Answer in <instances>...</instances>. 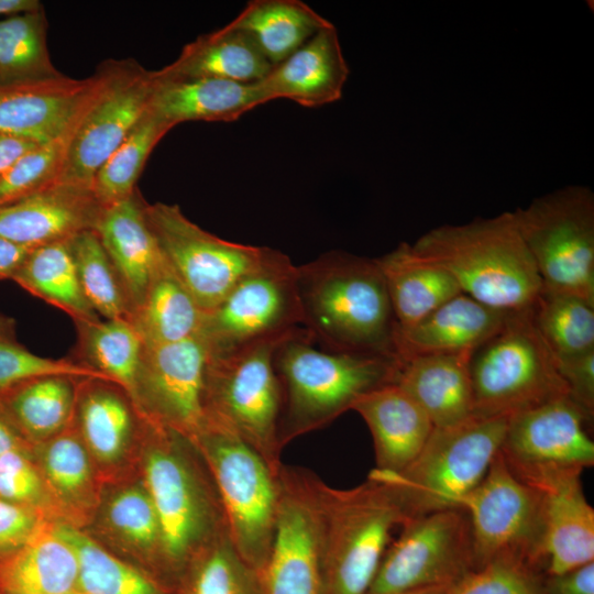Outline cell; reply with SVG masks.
Returning <instances> with one entry per match:
<instances>
[{"mask_svg": "<svg viewBox=\"0 0 594 594\" xmlns=\"http://www.w3.org/2000/svg\"><path fill=\"white\" fill-rule=\"evenodd\" d=\"M78 361L121 386L133 400L144 342L124 319H97L76 324Z\"/></svg>", "mask_w": 594, "mask_h": 594, "instance_id": "d590c367", "label": "cell"}, {"mask_svg": "<svg viewBox=\"0 0 594 594\" xmlns=\"http://www.w3.org/2000/svg\"><path fill=\"white\" fill-rule=\"evenodd\" d=\"M46 31L43 8L0 21V85L62 75L51 61Z\"/></svg>", "mask_w": 594, "mask_h": 594, "instance_id": "8d00e7d4", "label": "cell"}, {"mask_svg": "<svg viewBox=\"0 0 594 594\" xmlns=\"http://www.w3.org/2000/svg\"><path fill=\"white\" fill-rule=\"evenodd\" d=\"M266 102L258 81L169 78L155 70L148 110L173 129L187 121H235Z\"/></svg>", "mask_w": 594, "mask_h": 594, "instance_id": "cb8c5ba5", "label": "cell"}, {"mask_svg": "<svg viewBox=\"0 0 594 594\" xmlns=\"http://www.w3.org/2000/svg\"><path fill=\"white\" fill-rule=\"evenodd\" d=\"M172 128L148 109L118 148L98 169L91 189L106 208L132 196L142 169L156 144Z\"/></svg>", "mask_w": 594, "mask_h": 594, "instance_id": "f35d334b", "label": "cell"}, {"mask_svg": "<svg viewBox=\"0 0 594 594\" xmlns=\"http://www.w3.org/2000/svg\"><path fill=\"white\" fill-rule=\"evenodd\" d=\"M321 594H367L404 513L380 480L352 488L319 483Z\"/></svg>", "mask_w": 594, "mask_h": 594, "instance_id": "277c9868", "label": "cell"}, {"mask_svg": "<svg viewBox=\"0 0 594 594\" xmlns=\"http://www.w3.org/2000/svg\"><path fill=\"white\" fill-rule=\"evenodd\" d=\"M103 207L91 188L55 183L0 208V238L36 248L95 230Z\"/></svg>", "mask_w": 594, "mask_h": 594, "instance_id": "ffe728a7", "label": "cell"}, {"mask_svg": "<svg viewBox=\"0 0 594 594\" xmlns=\"http://www.w3.org/2000/svg\"><path fill=\"white\" fill-rule=\"evenodd\" d=\"M543 594H594V561L542 578Z\"/></svg>", "mask_w": 594, "mask_h": 594, "instance_id": "816d5d0a", "label": "cell"}, {"mask_svg": "<svg viewBox=\"0 0 594 594\" xmlns=\"http://www.w3.org/2000/svg\"><path fill=\"white\" fill-rule=\"evenodd\" d=\"M530 314L556 358L594 349V304L573 294L542 287Z\"/></svg>", "mask_w": 594, "mask_h": 594, "instance_id": "74e56055", "label": "cell"}, {"mask_svg": "<svg viewBox=\"0 0 594 594\" xmlns=\"http://www.w3.org/2000/svg\"><path fill=\"white\" fill-rule=\"evenodd\" d=\"M32 249L0 238V278L12 279Z\"/></svg>", "mask_w": 594, "mask_h": 594, "instance_id": "db71d44e", "label": "cell"}, {"mask_svg": "<svg viewBox=\"0 0 594 594\" xmlns=\"http://www.w3.org/2000/svg\"><path fill=\"white\" fill-rule=\"evenodd\" d=\"M479 417H512L569 397L557 360L530 309L510 312L502 329L473 351L469 363Z\"/></svg>", "mask_w": 594, "mask_h": 594, "instance_id": "52a82bcc", "label": "cell"}, {"mask_svg": "<svg viewBox=\"0 0 594 594\" xmlns=\"http://www.w3.org/2000/svg\"><path fill=\"white\" fill-rule=\"evenodd\" d=\"M85 79L52 78L0 85V133L45 144L73 123L96 85Z\"/></svg>", "mask_w": 594, "mask_h": 594, "instance_id": "44dd1931", "label": "cell"}, {"mask_svg": "<svg viewBox=\"0 0 594 594\" xmlns=\"http://www.w3.org/2000/svg\"><path fill=\"white\" fill-rule=\"evenodd\" d=\"M282 391L279 441L284 448L353 408L359 398L395 383L399 359L316 348L304 328L283 340L274 356Z\"/></svg>", "mask_w": 594, "mask_h": 594, "instance_id": "3957f363", "label": "cell"}, {"mask_svg": "<svg viewBox=\"0 0 594 594\" xmlns=\"http://www.w3.org/2000/svg\"><path fill=\"white\" fill-rule=\"evenodd\" d=\"M320 477L282 464L272 547L261 572L264 594H321Z\"/></svg>", "mask_w": 594, "mask_h": 594, "instance_id": "2e32d148", "label": "cell"}, {"mask_svg": "<svg viewBox=\"0 0 594 594\" xmlns=\"http://www.w3.org/2000/svg\"><path fill=\"white\" fill-rule=\"evenodd\" d=\"M72 136L58 183L91 188L98 169L148 109L154 72L134 61H109Z\"/></svg>", "mask_w": 594, "mask_h": 594, "instance_id": "4fadbf2b", "label": "cell"}, {"mask_svg": "<svg viewBox=\"0 0 594 594\" xmlns=\"http://www.w3.org/2000/svg\"><path fill=\"white\" fill-rule=\"evenodd\" d=\"M277 64L332 24L300 0H252L229 22Z\"/></svg>", "mask_w": 594, "mask_h": 594, "instance_id": "4dcf8cb0", "label": "cell"}, {"mask_svg": "<svg viewBox=\"0 0 594 594\" xmlns=\"http://www.w3.org/2000/svg\"><path fill=\"white\" fill-rule=\"evenodd\" d=\"M38 145L25 138L0 133V176Z\"/></svg>", "mask_w": 594, "mask_h": 594, "instance_id": "f5cc1de1", "label": "cell"}, {"mask_svg": "<svg viewBox=\"0 0 594 594\" xmlns=\"http://www.w3.org/2000/svg\"><path fill=\"white\" fill-rule=\"evenodd\" d=\"M294 332L223 355L208 354L206 370V421L233 432L276 474L283 464V447L279 441L282 391L274 356L278 344Z\"/></svg>", "mask_w": 594, "mask_h": 594, "instance_id": "8992f818", "label": "cell"}, {"mask_svg": "<svg viewBox=\"0 0 594 594\" xmlns=\"http://www.w3.org/2000/svg\"><path fill=\"white\" fill-rule=\"evenodd\" d=\"M582 472L580 469L514 472L541 498L543 576L594 561V509L583 492Z\"/></svg>", "mask_w": 594, "mask_h": 594, "instance_id": "d6986e66", "label": "cell"}, {"mask_svg": "<svg viewBox=\"0 0 594 594\" xmlns=\"http://www.w3.org/2000/svg\"><path fill=\"white\" fill-rule=\"evenodd\" d=\"M542 287L594 304V195L568 186L513 212Z\"/></svg>", "mask_w": 594, "mask_h": 594, "instance_id": "30bf717a", "label": "cell"}, {"mask_svg": "<svg viewBox=\"0 0 594 594\" xmlns=\"http://www.w3.org/2000/svg\"><path fill=\"white\" fill-rule=\"evenodd\" d=\"M509 314L461 293L416 323L396 327L395 354L405 360L430 354L473 353L502 329Z\"/></svg>", "mask_w": 594, "mask_h": 594, "instance_id": "603a6c76", "label": "cell"}, {"mask_svg": "<svg viewBox=\"0 0 594 594\" xmlns=\"http://www.w3.org/2000/svg\"><path fill=\"white\" fill-rule=\"evenodd\" d=\"M43 524L30 506L0 499V553L18 550Z\"/></svg>", "mask_w": 594, "mask_h": 594, "instance_id": "f907efd6", "label": "cell"}, {"mask_svg": "<svg viewBox=\"0 0 594 594\" xmlns=\"http://www.w3.org/2000/svg\"><path fill=\"white\" fill-rule=\"evenodd\" d=\"M188 594H264L261 575L233 548L228 532L195 558Z\"/></svg>", "mask_w": 594, "mask_h": 594, "instance_id": "b9f144b4", "label": "cell"}, {"mask_svg": "<svg viewBox=\"0 0 594 594\" xmlns=\"http://www.w3.org/2000/svg\"><path fill=\"white\" fill-rule=\"evenodd\" d=\"M557 367L569 398L593 420L594 416V349L556 358Z\"/></svg>", "mask_w": 594, "mask_h": 594, "instance_id": "681fc988", "label": "cell"}, {"mask_svg": "<svg viewBox=\"0 0 594 594\" xmlns=\"http://www.w3.org/2000/svg\"><path fill=\"white\" fill-rule=\"evenodd\" d=\"M272 64L243 31L230 23L198 36L179 56L157 70L169 78H218L252 84L265 77Z\"/></svg>", "mask_w": 594, "mask_h": 594, "instance_id": "f546056e", "label": "cell"}, {"mask_svg": "<svg viewBox=\"0 0 594 594\" xmlns=\"http://www.w3.org/2000/svg\"><path fill=\"white\" fill-rule=\"evenodd\" d=\"M78 559V594H160L156 584L81 531L57 525Z\"/></svg>", "mask_w": 594, "mask_h": 594, "instance_id": "60d3db41", "label": "cell"}, {"mask_svg": "<svg viewBox=\"0 0 594 594\" xmlns=\"http://www.w3.org/2000/svg\"><path fill=\"white\" fill-rule=\"evenodd\" d=\"M113 528L141 548L161 551L160 526L145 488L132 487L116 495L108 508Z\"/></svg>", "mask_w": 594, "mask_h": 594, "instance_id": "7dc6e473", "label": "cell"}, {"mask_svg": "<svg viewBox=\"0 0 594 594\" xmlns=\"http://www.w3.org/2000/svg\"><path fill=\"white\" fill-rule=\"evenodd\" d=\"M337 29H322L277 64L258 82L267 100L288 99L305 108L338 101L349 77Z\"/></svg>", "mask_w": 594, "mask_h": 594, "instance_id": "7402d4cb", "label": "cell"}, {"mask_svg": "<svg viewBox=\"0 0 594 594\" xmlns=\"http://www.w3.org/2000/svg\"><path fill=\"white\" fill-rule=\"evenodd\" d=\"M76 404L81 440L102 461L116 460L124 450L133 428L129 402L118 384L81 378Z\"/></svg>", "mask_w": 594, "mask_h": 594, "instance_id": "e575fe53", "label": "cell"}, {"mask_svg": "<svg viewBox=\"0 0 594 594\" xmlns=\"http://www.w3.org/2000/svg\"><path fill=\"white\" fill-rule=\"evenodd\" d=\"M302 328L321 349L396 356V320L375 258L330 251L297 266Z\"/></svg>", "mask_w": 594, "mask_h": 594, "instance_id": "6da1fadb", "label": "cell"}, {"mask_svg": "<svg viewBox=\"0 0 594 594\" xmlns=\"http://www.w3.org/2000/svg\"><path fill=\"white\" fill-rule=\"evenodd\" d=\"M182 437L158 422V440L144 462L145 491L158 520L161 552L175 565L194 559L227 532L212 476L205 481L197 473L182 450Z\"/></svg>", "mask_w": 594, "mask_h": 594, "instance_id": "9c48e42d", "label": "cell"}, {"mask_svg": "<svg viewBox=\"0 0 594 594\" xmlns=\"http://www.w3.org/2000/svg\"><path fill=\"white\" fill-rule=\"evenodd\" d=\"M590 421L568 396L550 400L508 418L501 453L515 473L584 470L594 464Z\"/></svg>", "mask_w": 594, "mask_h": 594, "instance_id": "ac0fdd59", "label": "cell"}, {"mask_svg": "<svg viewBox=\"0 0 594 594\" xmlns=\"http://www.w3.org/2000/svg\"><path fill=\"white\" fill-rule=\"evenodd\" d=\"M42 9L37 0H0V15H18Z\"/></svg>", "mask_w": 594, "mask_h": 594, "instance_id": "11a10c76", "label": "cell"}, {"mask_svg": "<svg viewBox=\"0 0 594 594\" xmlns=\"http://www.w3.org/2000/svg\"><path fill=\"white\" fill-rule=\"evenodd\" d=\"M300 328L297 266L270 249L264 261L205 314L198 334L208 354L217 356Z\"/></svg>", "mask_w": 594, "mask_h": 594, "instance_id": "8fae6325", "label": "cell"}, {"mask_svg": "<svg viewBox=\"0 0 594 594\" xmlns=\"http://www.w3.org/2000/svg\"><path fill=\"white\" fill-rule=\"evenodd\" d=\"M411 248L444 268L462 293L495 309H530L542 288L513 212L435 228Z\"/></svg>", "mask_w": 594, "mask_h": 594, "instance_id": "7a4b0ae2", "label": "cell"}, {"mask_svg": "<svg viewBox=\"0 0 594 594\" xmlns=\"http://www.w3.org/2000/svg\"><path fill=\"white\" fill-rule=\"evenodd\" d=\"M205 314L165 257L153 275L131 323L144 344L186 340L200 331Z\"/></svg>", "mask_w": 594, "mask_h": 594, "instance_id": "1f68e13d", "label": "cell"}, {"mask_svg": "<svg viewBox=\"0 0 594 594\" xmlns=\"http://www.w3.org/2000/svg\"><path fill=\"white\" fill-rule=\"evenodd\" d=\"M162 253L204 314L257 267L270 248L223 240L189 220L177 205L144 206Z\"/></svg>", "mask_w": 594, "mask_h": 594, "instance_id": "5bb4252c", "label": "cell"}, {"mask_svg": "<svg viewBox=\"0 0 594 594\" xmlns=\"http://www.w3.org/2000/svg\"><path fill=\"white\" fill-rule=\"evenodd\" d=\"M391 300L397 327H409L462 293L441 266L418 255L402 242L375 258Z\"/></svg>", "mask_w": 594, "mask_h": 594, "instance_id": "f1b7e54d", "label": "cell"}, {"mask_svg": "<svg viewBox=\"0 0 594 594\" xmlns=\"http://www.w3.org/2000/svg\"><path fill=\"white\" fill-rule=\"evenodd\" d=\"M50 375L110 381L78 360L52 359L31 352L16 341L14 331L0 332V393L22 382Z\"/></svg>", "mask_w": 594, "mask_h": 594, "instance_id": "ee69618b", "label": "cell"}, {"mask_svg": "<svg viewBox=\"0 0 594 594\" xmlns=\"http://www.w3.org/2000/svg\"><path fill=\"white\" fill-rule=\"evenodd\" d=\"M12 280L33 296L66 312L75 326L100 318L81 290L72 239L33 248Z\"/></svg>", "mask_w": 594, "mask_h": 594, "instance_id": "d6a6232c", "label": "cell"}, {"mask_svg": "<svg viewBox=\"0 0 594 594\" xmlns=\"http://www.w3.org/2000/svg\"><path fill=\"white\" fill-rule=\"evenodd\" d=\"M41 491V479L21 448L0 457L1 501L29 506L40 497Z\"/></svg>", "mask_w": 594, "mask_h": 594, "instance_id": "c3c4849f", "label": "cell"}, {"mask_svg": "<svg viewBox=\"0 0 594 594\" xmlns=\"http://www.w3.org/2000/svg\"><path fill=\"white\" fill-rule=\"evenodd\" d=\"M461 508L470 519L474 570L494 559L512 557L543 576L540 495L514 474L501 451Z\"/></svg>", "mask_w": 594, "mask_h": 594, "instance_id": "7c38bea8", "label": "cell"}, {"mask_svg": "<svg viewBox=\"0 0 594 594\" xmlns=\"http://www.w3.org/2000/svg\"><path fill=\"white\" fill-rule=\"evenodd\" d=\"M208 351L199 334L144 344L133 402L140 410L193 440L206 424L204 393Z\"/></svg>", "mask_w": 594, "mask_h": 594, "instance_id": "e0dca14e", "label": "cell"}, {"mask_svg": "<svg viewBox=\"0 0 594 594\" xmlns=\"http://www.w3.org/2000/svg\"><path fill=\"white\" fill-rule=\"evenodd\" d=\"M79 377L50 375L0 393V406L16 428L34 438H52L72 421Z\"/></svg>", "mask_w": 594, "mask_h": 594, "instance_id": "836d02e7", "label": "cell"}, {"mask_svg": "<svg viewBox=\"0 0 594 594\" xmlns=\"http://www.w3.org/2000/svg\"><path fill=\"white\" fill-rule=\"evenodd\" d=\"M90 97L63 134L30 151L0 176V208L58 182L72 136Z\"/></svg>", "mask_w": 594, "mask_h": 594, "instance_id": "7bdbcfd3", "label": "cell"}, {"mask_svg": "<svg viewBox=\"0 0 594 594\" xmlns=\"http://www.w3.org/2000/svg\"><path fill=\"white\" fill-rule=\"evenodd\" d=\"M144 206L136 190L129 198L103 208L95 229L119 274L132 316L164 261Z\"/></svg>", "mask_w": 594, "mask_h": 594, "instance_id": "484cf974", "label": "cell"}, {"mask_svg": "<svg viewBox=\"0 0 594 594\" xmlns=\"http://www.w3.org/2000/svg\"><path fill=\"white\" fill-rule=\"evenodd\" d=\"M2 594H78V559L57 526L43 524L0 564Z\"/></svg>", "mask_w": 594, "mask_h": 594, "instance_id": "83f0119b", "label": "cell"}, {"mask_svg": "<svg viewBox=\"0 0 594 594\" xmlns=\"http://www.w3.org/2000/svg\"><path fill=\"white\" fill-rule=\"evenodd\" d=\"M400 528L367 594L452 585L474 570L471 525L463 508L409 518Z\"/></svg>", "mask_w": 594, "mask_h": 594, "instance_id": "9a60e30c", "label": "cell"}, {"mask_svg": "<svg viewBox=\"0 0 594 594\" xmlns=\"http://www.w3.org/2000/svg\"><path fill=\"white\" fill-rule=\"evenodd\" d=\"M471 354L399 360L395 383L424 409L435 428L452 427L475 416L469 369Z\"/></svg>", "mask_w": 594, "mask_h": 594, "instance_id": "4316f807", "label": "cell"}, {"mask_svg": "<svg viewBox=\"0 0 594 594\" xmlns=\"http://www.w3.org/2000/svg\"><path fill=\"white\" fill-rule=\"evenodd\" d=\"M191 441L215 482L233 548L261 574L274 537L278 473L238 436L217 424L207 421Z\"/></svg>", "mask_w": 594, "mask_h": 594, "instance_id": "ba28073f", "label": "cell"}, {"mask_svg": "<svg viewBox=\"0 0 594 594\" xmlns=\"http://www.w3.org/2000/svg\"><path fill=\"white\" fill-rule=\"evenodd\" d=\"M14 331V321L0 314V332Z\"/></svg>", "mask_w": 594, "mask_h": 594, "instance_id": "6f0895ef", "label": "cell"}, {"mask_svg": "<svg viewBox=\"0 0 594 594\" xmlns=\"http://www.w3.org/2000/svg\"><path fill=\"white\" fill-rule=\"evenodd\" d=\"M81 290L92 310L103 319L131 322L132 309L119 274L95 230L72 239Z\"/></svg>", "mask_w": 594, "mask_h": 594, "instance_id": "ab89813d", "label": "cell"}, {"mask_svg": "<svg viewBox=\"0 0 594 594\" xmlns=\"http://www.w3.org/2000/svg\"><path fill=\"white\" fill-rule=\"evenodd\" d=\"M542 578L526 562L502 557L466 573L447 594H543Z\"/></svg>", "mask_w": 594, "mask_h": 594, "instance_id": "f6af8a7d", "label": "cell"}, {"mask_svg": "<svg viewBox=\"0 0 594 594\" xmlns=\"http://www.w3.org/2000/svg\"><path fill=\"white\" fill-rule=\"evenodd\" d=\"M508 417H479L433 428L415 460L397 473L372 470L395 495L405 521L430 513L461 508L501 451Z\"/></svg>", "mask_w": 594, "mask_h": 594, "instance_id": "5b68a950", "label": "cell"}, {"mask_svg": "<svg viewBox=\"0 0 594 594\" xmlns=\"http://www.w3.org/2000/svg\"><path fill=\"white\" fill-rule=\"evenodd\" d=\"M450 586L451 585L429 586L393 594H447Z\"/></svg>", "mask_w": 594, "mask_h": 594, "instance_id": "9f6ffc18", "label": "cell"}, {"mask_svg": "<svg viewBox=\"0 0 594 594\" xmlns=\"http://www.w3.org/2000/svg\"><path fill=\"white\" fill-rule=\"evenodd\" d=\"M352 410L371 431L375 470L381 472L397 473L408 466L435 428L424 409L396 383L366 393Z\"/></svg>", "mask_w": 594, "mask_h": 594, "instance_id": "d4e9b609", "label": "cell"}, {"mask_svg": "<svg viewBox=\"0 0 594 594\" xmlns=\"http://www.w3.org/2000/svg\"><path fill=\"white\" fill-rule=\"evenodd\" d=\"M43 454L48 481L61 494L74 496L88 484L90 466L84 441L69 425L52 437Z\"/></svg>", "mask_w": 594, "mask_h": 594, "instance_id": "bcb514c9", "label": "cell"}]
</instances>
